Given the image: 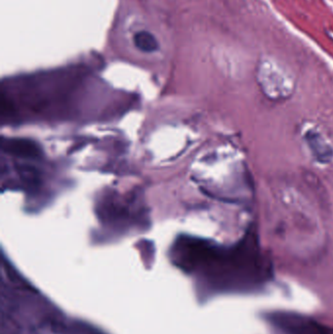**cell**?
<instances>
[{"label": "cell", "instance_id": "5b68a950", "mask_svg": "<svg viewBox=\"0 0 333 334\" xmlns=\"http://www.w3.org/2000/svg\"><path fill=\"white\" fill-rule=\"evenodd\" d=\"M134 44L135 46L146 53L156 52L159 48L158 40L156 36L147 30H140L135 33L134 35Z\"/></svg>", "mask_w": 333, "mask_h": 334}, {"label": "cell", "instance_id": "3957f363", "mask_svg": "<svg viewBox=\"0 0 333 334\" xmlns=\"http://www.w3.org/2000/svg\"><path fill=\"white\" fill-rule=\"evenodd\" d=\"M7 153L22 158H37L41 155L39 147L25 139H10L3 144Z\"/></svg>", "mask_w": 333, "mask_h": 334}, {"label": "cell", "instance_id": "277c9868", "mask_svg": "<svg viewBox=\"0 0 333 334\" xmlns=\"http://www.w3.org/2000/svg\"><path fill=\"white\" fill-rule=\"evenodd\" d=\"M305 138L308 143V147L311 149L312 154L318 161L321 163H328L332 160L333 157V149L330 145H328V143H326L325 139L320 134L308 131Z\"/></svg>", "mask_w": 333, "mask_h": 334}, {"label": "cell", "instance_id": "6da1fadb", "mask_svg": "<svg viewBox=\"0 0 333 334\" xmlns=\"http://www.w3.org/2000/svg\"><path fill=\"white\" fill-rule=\"evenodd\" d=\"M224 252L202 240L180 237L172 247V261L181 270L199 273L218 290L255 285L264 278L261 268L243 250Z\"/></svg>", "mask_w": 333, "mask_h": 334}, {"label": "cell", "instance_id": "7a4b0ae2", "mask_svg": "<svg viewBox=\"0 0 333 334\" xmlns=\"http://www.w3.org/2000/svg\"><path fill=\"white\" fill-rule=\"evenodd\" d=\"M271 322L286 334H331L330 331L303 316L278 313L271 316Z\"/></svg>", "mask_w": 333, "mask_h": 334}]
</instances>
